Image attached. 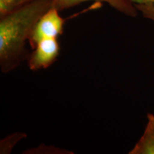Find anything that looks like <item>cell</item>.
<instances>
[{
    "label": "cell",
    "instance_id": "obj_1",
    "mask_svg": "<svg viewBox=\"0 0 154 154\" xmlns=\"http://www.w3.org/2000/svg\"><path fill=\"white\" fill-rule=\"evenodd\" d=\"M54 0H36L0 17V68L7 74L28 59L26 49L34 26Z\"/></svg>",
    "mask_w": 154,
    "mask_h": 154
},
{
    "label": "cell",
    "instance_id": "obj_2",
    "mask_svg": "<svg viewBox=\"0 0 154 154\" xmlns=\"http://www.w3.org/2000/svg\"><path fill=\"white\" fill-rule=\"evenodd\" d=\"M65 19L59 15V11L51 7L38 19L29 39L32 49L42 40L55 38L61 35L63 32Z\"/></svg>",
    "mask_w": 154,
    "mask_h": 154
},
{
    "label": "cell",
    "instance_id": "obj_3",
    "mask_svg": "<svg viewBox=\"0 0 154 154\" xmlns=\"http://www.w3.org/2000/svg\"><path fill=\"white\" fill-rule=\"evenodd\" d=\"M59 52L60 46L57 38L42 40L29 56V68L34 72L49 68L57 61Z\"/></svg>",
    "mask_w": 154,
    "mask_h": 154
},
{
    "label": "cell",
    "instance_id": "obj_4",
    "mask_svg": "<svg viewBox=\"0 0 154 154\" xmlns=\"http://www.w3.org/2000/svg\"><path fill=\"white\" fill-rule=\"evenodd\" d=\"M88 1L107 3L116 10L128 17H136L139 12L136 7V5L131 0H54L52 7H54L61 11Z\"/></svg>",
    "mask_w": 154,
    "mask_h": 154
},
{
    "label": "cell",
    "instance_id": "obj_5",
    "mask_svg": "<svg viewBox=\"0 0 154 154\" xmlns=\"http://www.w3.org/2000/svg\"><path fill=\"white\" fill-rule=\"evenodd\" d=\"M129 154H154V115L147 114V123L142 136Z\"/></svg>",
    "mask_w": 154,
    "mask_h": 154
},
{
    "label": "cell",
    "instance_id": "obj_6",
    "mask_svg": "<svg viewBox=\"0 0 154 154\" xmlns=\"http://www.w3.org/2000/svg\"><path fill=\"white\" fill-rule=\"evenodd\" d=\"M26 137V134L24 133H14L7 136L0 141V153H10L17 143Z\"/></svg>",
    "mask_w": 154,
    "mask_h": 154
},
{
    "label": "cell",
    "instance_id": "obj_7",
    "mask_svg": "<svg viewBox=\"0 0 154 154\" xmlns=\"http://www.w3.org/2000/svg\"><path fill=\"white\" fill-rule=\"evenodd\" d=\"M36 0H0V17Z\"/></svg>",
    "mask_w": 154,
    "mask_h": 154
},
{
    "label": "cell",
    "instance_id": "obj_8",
    "mask_svg": "<svg viewBox=\"0 0 154 154\" xmlns=\"http://www.w3.org/2000/svg\"><path fill=\"white\" fill-rule=\"evenodd\" d=\"M138 11L145 17L154 22V4L146 3L140 5H135Z\"/></svg>",
    "mask_w": 154,
    "mask_h": 154
},
{
    "label": "cell",
    "instance_id": "obj_9",
    "mask_svg": "<svg viewBox=\"0 0 154 154\" xmlns=\"http://www.w3.org/2000/svg\"><path fill=\"white\" fill-rule=\"evenodd\" d=\"M134 5H140V4H146V3H153L154 0H131Z\"/></svg>",
    "mask_w": 154,
    "mask_h": 154
}]
</instances>
